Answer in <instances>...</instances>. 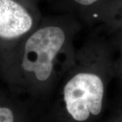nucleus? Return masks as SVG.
I'll return each mask as SVG.
<instances>
[{"label": "nucleus", "instance_id": "nucleus-1", "mask_svg": "<svg viewBox=\"0 0 122 122\" xmlns=\"http://www.w3.org/2000/svg\"><path fill=\"white\" fill-rule=\"evenodd\" d=\"M80 26L71 14L43 18L31 34L1 57V75L10 90L36 94L56 88L73 61Z\"/></svg>", "mask_w": 122, "mask_h": 122}, {"label": "nucleus", "instance_id": "nucleus-2", "mask_svg": "<svg viewBox=\"0 0 122 122\" xmlns=\"http://www.w3.org/2000/svg\"><path fill=\"white\" fill-rule=\"evenodd\" d=\"M113 71L107 37L93 35L76 50L56 87L66 113L74 122H86L101 113Z\"/></svg>", "mask_w": 122, "mask_h": 122}, {"label": "nucleus", "instance_id": "nucleus-3", "mask_svg": "<svg viewBox=\"0 0 122 122\" xmlns=\"http://www.w3.org/2000/svg\"><path fill=\"white\" fill-rule=\"evenodd\" d=\"M39 0H0L1 57L10 52L43 20Z\"/></svg>", "mask_w": 122, "mask_h": 122}, {"label": "nucleus", "instance_id": "nucleus-4", "mask_svg": "<svg viewBox=\"0 0 122 122\" xmlns=\"http://www.w3.org/2000/svg\"><path fill=\"white\" fill-rule=\"evenodd\" d=\"M62 13L71 14L76 17L90 19L97 18L100 12L113 0H48Z\"/></svg>", "mask_w": 122, "mask_h": 122}, {"label": "nucleus", "instance_id": "nucleus-5", "mask_svg": "<svg viewBox=\"0 0 122 122\" xmlns=\"http://www.w3.org/2000/svg\"><path fill=\"white\" fill-rule=\"evenodd\" d=\"M0 122H14L13 111L7 106L0 107Z\"/></svg>", "mask_w": 122, "mask_h": 122}, {"label": "nucleus", "instance_id": "nucleus-6", "mask_svg": "<svg viewBox=\"0 0 122 122\" xmlns=\"http://www.w3.org/2000/svg\"></svg>", "mask_w": 122, "mask_h": 122}]
</instances>
